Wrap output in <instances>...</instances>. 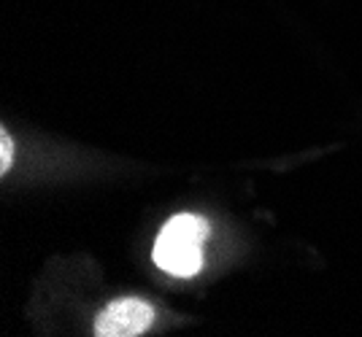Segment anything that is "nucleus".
<instances>
[{
    "instance_id": "7ed1b4c3",
    "label": "nucleus",
    "mask_w": 362,
    "mask_h": 337,
    "mask_svg": "<svg viewBox=\"0 0 362 337\" xmlns=\"http://www.w3.org/2000/svg\"><path fill=\"white\" fill-rule=\"evenodd\" d=\"M14 165V138L0 130V176H6Z\"/></svg>"
},
{
    "instance_id": "f03ea898",
    "label": "nucleus",
    "mask_w": 362,
    "mask_h": 337,
    "mask_svg": "<svg viewBox=\"0 0 362 337\" xmlns=\"http://www.w3.org/2000/svg\"><path fill=\"white\" fill-rule=\"evenodd\" d=\"M154 321V307L141 297H122L108 302L95 319L98 337H136L144 335Z\"/></svg>"
},
{
    "instance_id": "f257e3e1",
    "label": "nucleus",
    "mask_w": 362,
    "mask_h": 337,
    "mask_svg": "<svg viewBox=\"0 0 362 337\" xmlns=\"http://www.w3.org/2000/svg\"><path fill=\"white\" fill-rule=\"evenodd\" d=\"M211 235V224L195 214L168 219L154 243V264L173 278H192L203 267V243Z\"/></svg>"
}]
</instances>
